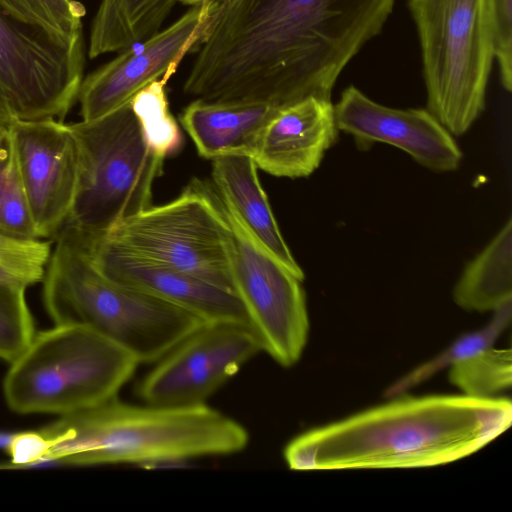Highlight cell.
Wrapping results in <instances>:
<instances>
[{
	"label": "cell",
	"instance_id": "52a82bcc",
	"mask_svg": "<svg viewBox=\"0 0 512 512\" xmlns=\"http://www.w3.org/2000/svg\"><path fill=\"white\" fill-rule=\"evenodd\" d=\"M69 126L77 146L78 182L66 226L104 235L151 206L165 158L149 147L130 103Z\"/></svg>",
	"mask_w": 512,
	"mask_h": 512
},
{
	"label": "cell",
	"instance_id": "6da1fadb",
	"mask_svg": "<svg viewBox=\"0 0 512 512\" xmlns=\"http://www.w3.org/2000/svg\"><path fill=\"white\" fill-rule=\"evenodd\" d=\"M395 0H217L184 92L281 107L331 99L344 68L379 35Z\"/></svg>",
	"mask_w": 512,
	"mask_h": 512
},
{
	"label": "cell",
	"instance_id": "ba28073f",
	"mask_svg": "<svg viewBox=\"0 0 512 512\" xmlns=\"http://www.w3.org/2000/svg\"><path fill=\"white\" fill-rule=\"evenodd\" d=\"M92 236L234 292L232 233L211 183L194 180L175 199Z\"/></svg>",
	"mask_w": 512,
	"mask_h": 512
},
{
	"label": "cell",
	"instance_id": "d6986e66",
	"mask_svg": "<svg viewBox=\"0 0 512 512\" xmlns=\"http://www.w3.org/2000/svg\"><path fill=\"white\" fill-rule=\"evenodd\" d=\"M453 299L468 311H495L512 302V220L465 266Z\"/></svg>",
	"mask_w": 512,
	"mask_h": 512
},
{
	"label": "cell",
	"instance_id": "484cf974",
	"mask_svg": "<svg viewBox=\"0 0 512 512\" xmlns=\"http://www.w3.org/2000/svg\"><path fill=\"white\" fill-rule=\"evenodd\" d=\"M46 239H26L0 231V282L25 288L43 281L51 256Z\"/></svg>",
	"mask_w": 512,
	"mask_h": 512
},
{
	"label": "cell",
	"instance_id": "8992f818",
	"mask_svg": "<svg viewBox=\"0 0 512 512\" xmlns=\"http://www.w3.org/2000/svg\"><path fill=\"white\" fill-rule=\"evenodd\" d=\"M421 50L427 110L453 136L484 111L494 46L487 0H408Z\"/></svg>",
	"mask_w": 512,
	"mask_h": 512
},
{
	"label": "cell",
	"instance_id": "ac0fdd59",
	"mask_svg": "<svg viewBox=\"0 0 512 512\" xmlns=\"http://www.w3.org/2000/svg\"><path fill=\"white\" fill-rule=\"evenodd\" d=\"M277 107L256 102H210L195 99L181 113L180 122L198 154L216 159L251 150Z\"/></svg>",
	"mask_w": 512,
	"mask_h": 512
},
{
	"label": "cell",
	"instance_id": "cb8c5ba5",
	"mask_svg": "<svg viewBox=\"0 0 512 512\" xmlns=\"http://www.w3.org/2000/svg\"><path fill=\"white\" fill-rule=\"evenodd\" d=\"M449 368V381L467 396L493 397L512 384L511 349L493 346Z\"/></svg>",
	"mask_w": 512,
	"mask_h": 512
},
{
	"label": "cell",
	"instance_id": "30bf717a",
	"mask_svg": "<svg viewBox=\"0 0 512 512\" xmlns=\"http://www.w3.org/2000/svg\"><path fill=\"white\" fill-rule=\"evenodd\" d=\"M216 196L232 233L234 293L263 351L282 367H291L300 359L309 332L304 280L268 252Z\"/></svg>",
	"mask_w": 512,
	"mask_h": 512
},
{
	"label": "cell",
	"instance_id": "7a4b0ae2",
	"mask_svg": "<svg viewBox=\"0 0 512 512\" xmlns=\"http://www.w3.org/2000/svg\"><path fill=\"white\" fill-rule=\"evenodd\" d=\"M511 422L507 398L400 396L297 436L284 459L297 471L437 466L480 450Z\"/></svg>",
	"mask_w": 512,
	"mask_h": 512
},
{
	"label": "cell",
	"instance_id": "d4e9b609",
	"mask_svg": "<svg viewBox=\"0 0 512 512\" xmlns=\"http://www.w3.org/2000/svg\"><path fill=\"white\" fill-rule=\"evenodd\" d=\"M16 19L66 41L83 40L85 9L77 0H0Z\"/></svg>",
	"mask_w": 512,
	"mask_h": 512
},
{
	"label": "cell",
	"instance_id": "e0dca14e",
	"mask_svg": "<svg viewBox=\"0 0 512 512\" xmlns=\"http://www.w3.org/2000/svg\"><path fill=\"white\" fill-rule=\"evenodd\" d=\"M257 166L246 154H230L212 160V182L220 199L248 232L300 279L305 275L293 257L268 198L260 184Z\"/></svg>",
	"mask_w": 512,
	"mask_h": 512
},
{
	"label": "cell",
	"instance_id": "7402d4cb",
	"mask_svg": "<svg viewBox=\"0 0 512 512\" xmlns=\"http://www.w3.org/2000/svg\"><path fill=\"white\" fill-rule=\"evenodd\" d=\"M0 231L14 237L40 239L7 123H0Z\"/></svg>",
	"mask_w": 512,
	"mask_h": 512
},
{
	"label": "cell",
	"instance_id": "f1b7e54d",
	"mask_svg": "<svg viewBox=\"0 0 512 512\" xmlns=\"http://www.w3.org/2000/svg\"><path fill=\"white\" fill-rule=\"evenodd\" d=\"M49 449L50 443L40 431L16 432L6 451L10 461L0 468H24L45 464Z\"/></svg>",
	"mask_w": 512,
	"mask_h": 512
},
{
	"label": "cell",
	"instance_id": "9a60e30c",
	"mask_svg": "<svg viewBox=\"0 0 512 512\" xmlns=\"http://www.w3.org/2000/svg\"><path fill=\"white\" fill-rule=\"evenodd\" d=\"M333 106L338 130L351 135L359 149L389 144L436 172L454 171L461 164L463 154L453 135L427 109L387 107L353 85Z\"/></svg>",
	"mask_w": 512,
	"mask_h": 512
},
{
	"label": "cell",
	"instance_id": "603a6c76",
	"mask_svg": "<svg viewBox=\"0 0 512 512\" xmlns=\"http://www.w3.org/2000/svg\"><path fill=\"white\" fill-rule=\"evenodd\" d=\"M167 82L166 78L153 81L130 102L146 142L163 158L177 153L183 142L180 127L169 111Z\"/></svg>",
	"mask_w": 512,
	"mask_h": 512
},
{
	"label": "cell",
	"instance_id": "277c9868",
	"mask_svg": "<svg viewBox=\"0 0 512 512\" xmlns=\"http://www.w3.org/2000/svg\"><path fill=\"white\" fill-rule=\"evenodd\" d=\"M43 302L55 325H83L127 351L156 362L205 322L194 314L100 273L57 239L43 278Z\"/></svg>",
	"mask_w": 512,
	"mask_h": 512
},
{
	"label": "cell",
	"instance_id": "2e32d148",
	"mask_svg": "<svg viewBox=\"0 0 512 512\" xmlns=\"http://www.w3.org/2000/svg\"><path fill=\"white\" fill-rule=\"evenodd\" d=\"M338 135L331 99L309 96L275 109L260 129L250 157L270 175L308 177Z\"/></svg>",
	"mask_w": 512,
	"mask_h": 512
},
{
	"label": "cell",
	"instance_id": "9c48e42d",
	"mask_svg": "<svg viewBox=\"0 0 512 512\" xmlns=\"http://www.w3.org/2000/svg\"><path fill=\"white\" fill-rule=\"evenodd\" d=\"M84 40L66 41L0 7V123L63 121L78 99Z\"/></svg>",
	"mask_w": 512,
	"mask_h": 512
},
{
	"label": "cell",
	"instance_id": "83f0119b",
	"mask_svg": "<svg viewBox=\"0 0 512 512\" xmlns=\"http://www.w3.org/2000/svg\"><path fill=\"white\" fill-rule=\"evenodd\" d=\"M492 31L494 57L497 60L501 84L512 90V0H487Z\"/></svg>",
	"mask_w": 512,
	"mask_h": 512
},
{
	"label": "cell",
	"instance_id": "f546056e",
	"mask_svg": "<svg viewBox=\"0 0 512 512\" xmlns=\"http://www.w3.org/2000/svg\"><path fill=\"white\" fill-rule=\"evenodd\" d=\"M15 433L0 431V450L7 451Z\"/></svg>",
	"mask_w": 512,
	"mask_h": 512
},
{
	"label": "cell",
	"instance_id": "7c38bea8",
	"mask_svg": "<svg viewBox=\"0 0 512 512\" xmlns=\"http://www.w3.org/2000/svg\"><path fill=\"white\" fill-rule=\"evenodd\" d=\"M217 1V0H216ZM216 1L192 6L173 24L90 73L80 86L82 120H92L129 104L153 81L170 79L186 54L200 44Z\"/></svg>",
	"mask_w": 512,
	"mask_h": 512
},
{
	"label": "cell",
	"instance_id": "4316f807",
	"mask_svg": "<svg viewBox=\"0 0 512 512\" xmlns=\"http://www.w3.org/2000/svg\"><path fill=\"white\" fill-rule=\"evenodd\" d=\"M26 289L0 282V359L9 363L19 357L35 335Z\"/></svg>",
	"mask_w": 512,
	"mask_h": 512
},
{
	"label": "cell",
	"instance_id": "ffe728a7",
	"mask_svg": "<svg viewBox=\"0 0 512 512\" xmlns=\"http://www.w3.org/2000/svg\"><path fill=\"white\" fill-rule=\"evenodd\" d=\"M179 0H101L93 18L88 55L121 52L160 31Z\"/></svg>",
	"mask_w": 512,
	"mask_h": 512
},
{
	"label": "cell",
	"instance_id": "44dd1931",
	"mask_svg": "<svg viewBox=\"0 0 512 512\" xmlns=\"http://www.w3.org/2000/svg\"><path fill=\"white\" fill-rule=\"evenodd\" d=\"M493 313L491 320L484 327L460 336L441 353L397 379L386 389L385 397L402 396L445 368H449L482 350L493 347L511 323L512 302L507 303Z\"/></svg>",
	"mask_w": 512,
	"mask_h": 512
},
{
	"label": "cell",
	"instance_id": "5b68a950",
	"mask_svg": "<svg viewBox=\"0 0 512 512\" xmlns=\"http://www.w3.org/2000/svg\"><path fill=\"white\" fill-rule=\"evenodd\" d=\"M138 364L87 326L55 325L35 333L10 363L3 394L16 413L63 416L117 397Z\"/></svg>",
	"mask_w": 512,
	"mask_h": 512
},
{
	"label": "cell",
	"instance_id": "5bb4252c",
	"mask_svg": "<svg viewBox=\"0 0 512 512\" xmlns=\"http://www.w3.org/2000/svg\"><path fill=\"white\" fill-rule=\"evenodd\" d=\"M7 124L37 234L40 239L57 237L71 213L78 182L70 126L54 118Z\"/></svg>",
	"mask_w": 512,
	"mask_h": 512
},
{
	"label": "cell",
	"instance_id": "4fadbf2b",
	"mask_svg": "<svg viewBox=\"0 0 512 512\" xmlns=\"http://www.w3.org/2000/svg\"><path fill=\"white\" fill-rule=\"evenodd\" d=\"M57 239L84 255L107 278L182 308L205 323L250 325L239 297L230 290L69 226L60 230Z\"/></svg>",
	"mask_w": 512,
	"mask_h": 512
},
{
	"label": "cell",
	"instance_id": "3957f363",
	"mask_svg": "<svg viewBox=\"0 0 512 512\" xmlns=\"http://www.w3.org/2000/svg\"><path fill=\"white\" fill-rule=\"evenodd\" d=\"M49 441L45 464H145L238 453L249 434L206 404L133 405L114 397L39 430Z\"/></svg>",
	"mask_w": 512,
	"mask_h": 512
},
{
	"label": "cell",
	"instance_id": "4dcf8cb0",
	"mask_svg": "<svg viewBox=\"0 0 512 512\" xmlns=\"http://www.w3.org/2000/svg\"><path fill=\"white\" fill-rule=\"evenodd\" d=\"M212 1H216V0H179V2H181L183 5H187L190 7L204 4L206 2H212Z\"/></svg>",
	"mask_w": 512,
	"mask_h": 512
},
{
	"label": "cell",
	"instance_id": "8fae6325",
	"mask_svg": "<svg viewBox=\"0 0 512 512\" xmlns=\"http://www.w3.org/2000/svg\"><path fill=\"white\" fill-rule=\"evenodd\" d=\"M263 351L248 324L204 323L183 338L141 379L145 404L188 407L205 401L252 357Z\"/></svg>",
	"mask_w": 512,
	"mask_h": 512
}]
</instances>
